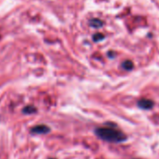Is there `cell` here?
<instances>
[{
    "instance_id": "obj_1",
    "label": "cell",
    "mask_w": 159,
    "mask_h": 159,
    "mask_svg": "<svg viewBox=\"0 0 159 159\" xmlns=\"http://www.w3.org/2000/svg\"><path fill=\"white\" fill-rule=\"evenodd\" d=\"M95 133L99 139L112 143H121L127 139L121 130L113 127H98L95 130Z\"/></svg>"
},
{
    "instance_id": "obj_2",
    "label": "cell",
    "mask_w": 159,
    "mask_h": 159,
    "mask_svg": "<svg viewBox=\"0 0 159 159\" xmlns=\"http://www.w3.org/2000/svg\"><path fill=\"white\" fill-rule=\"evenodd\" d=\"M153 101L148 98H141L138 101V106L139 108L142 110H150L153 107Z\"/></svg>"
},
{
    "instance_id": "obj_3",
    "label": "cell",
    "mask_w": 159,
    "mask_h": 159,
    "mask_svg": "<svg viewBox=\"0 0 159 159\" xmlns=\"http://www.w3.org/2000/svg\"><path fill=\"white\" fill-rule=\"evenodd\" d=\"M32 133H36V134H46L48 132H50V127H48L47 125H36L31 129Z\"/></svg>"
},
{
    "instance_id": "obj_4",
    "label": "cell",
    "mask_w": 159,
    "mask_h": 159,
    "mask_svg": "<svg viewBox=\"0 0 159 159\" xmlns=\"http://www.w3.org/2000/svg\"><path fill=\"white\" fill-rule=\"evenodd\" d=\"M122 66L124 69L125 70H132L133 67H134V64L132 63V61L130 60H125L123 64H122Z\"/></svg>"
},
{
    "instance_id": "obj_5",
    "label": "cell",
    "mask_w": 159,
    "mask_h": 159,
    "mask_svg": "<svg viewBox=\"0 0 159 159\" xmlns=\"http://www.w3.org/2000/svg\"><path fill=\"white\" fill-rule=\"evenodd\" d=\"M36 109L35 108H33V107H26L25 109H24V112L25 113H28V114H30V113H34V112H36Z\"/></svg>"
},
{
    "instance_id": "obj_6",
    "label": "cell",
    "mask_w": 159,
    "mask_h": 159,
    "mask_svg": "<svg viewBox=\"0 0 159 159\" xmlns=\"http://www.w3.org/2000/svg\"><path fill=\"white\" fill-rule=\"evenodd\" d=\"M91 25H93L94 27H100V26L102 25V23H101L100 21L95 19V20H93V21L91 22Z\"/></svg>"
},
{
    "instance_id": "obj_7",
    "label": "cell",
    "mask_w": 159,
    "mask_h": 159,
    "mask_svg": "<svg viewBox=\"0 0 159 159\" xmlns=\"http://www.w3.org/2000/svg\"><path fill=\"white\" fill-rule=\"evenodd\" d=\"M104 39V36L101 35V34H97L94 36V40L95 41H99V40H102Z\"/></svg>"
},
{
    "instance_id": "obj_8",
    "label": "cell",
    "mask_w": 159,
    "mask_h": 159,
    "mask_svg": "<svg viewBox=\"0 0 159 159\" xmlns=\"http://www.w3.org/2000/svg\"><path fill=\"white\" fill-rule=\"evenodd\" d=\"M50 159H54V158H50Z\"/></svg>"
},
{
    "instance_id": "obj_9",
    "label": "cell",
    "mask_w": 159,
    "mask_h": 159,
    "mask_svg": "<svg viewBox=\"0 0 159 159\" xmlns=\"http://www.w3.org/2000/svg\"><path fill=\"white\" fill-rule=\"evenodd\" d=\"M136 159H137V158H136Z\"/></svg>"
}]
</instances>
